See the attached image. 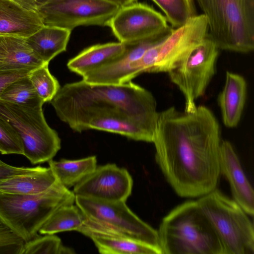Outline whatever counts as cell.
Instances as JSON below:
<instances>
[{
  "instance_id": "obj_1",
  "label": "cell",
  "mask_w": 254,
  "mask_h": 254,
  "mask_svg": "<svg viewBox=\"0 0 254 254\" xmlns=\"http://www.w3.org/2000/svg\"><path fill=\"white\" fill-rule=\"evenodd\" d=\"M220 133L216 118L204 106L192 112L171 107L158 113L152 141L155 160L180 196L200 197L216 189Z\"/></svg>"
},
{
  "instance_id": "obj_2",
  "label": "cell",
  "mask_w": 254,
  "mask_h": 254,
  "mask_svg": "<svg viewBox=\"0 0 254 254\" xmlns=\"http://www.w3.org/2000/svg\"><path fill=\"white\" fill-rule=\"evenodd\" d=\"M50 103L56 114L88 107L122 110L154 130L158 114L153 95L131 81L105 84L82 79L67 83L60 88Z\"/></svg>"
},
{
  "instance_id": "obj_3",
  "label": "cell",
  "mask_w": 254,
  "mask_h": 254,
  "mask_svg": "<svg viewBox=\"0 0 254 254\" xmlns=\"http://www.w3.org/2000/svg\"><path fill=\"white\" fill-rule=\"evenodd\" d=\"M157 233L163 254H225L196 200L186 201L172 209L163 218Z\"/></svg>"
},
{
  "instance_id": "obj_4",
  "label": "cell",
  "mask_w": 254,
  "mask_h": 254,
  "mask_svg": "<svg viewBox=\"0 0 254 254\" xmlns=\"http://www.w3.org/2000/svg\"><path fill=\"white\" fill-rule=\"evenodd\" d=\"M75 195L58 181L35 194L0 192V221L25 242L36 237L40 228L58 208L73 204Z\"/></svg>"
},
{
  "instance_id": "obj_5",
  "label": "cell",
  "mask_w": 254,
  "mask_h": 254,
  "mask_svg": "<svg viewBox=\"0 0 254 254\" xmlns=\"http://www.w3.org/2000/svg\"><path fill=\"white\" fill-rule=\"evenodd\" d=\"M217 48L247 53L254 49V0H194Z\"/></svg>"
},
{
  "instance_id": "obj_6",
  "label": "cell",
  "mask_w": 254,
  "mask_h": 254,
  "mask_svg": "<svg viewBox=\"0 0 254 254\" xmlns=\"http://www.w3.org/2000/svg\"><path fill=\"white\" fill-rule=\"evenodd\" d=\"M196 201L220 240L225 254H254L253 224L236 201L216 189Z\"/></svg>"
},
{
  "instance_id": "obj_7",
  "label": "cell",
  "mask_w": 254,
  "mask_h": 254,
  "mask_svg": "<svg viewBox=\"0 0 254 254\" xmlns=\"http://www.w3.org/2000/svg\"><path fill=\"white\" fill-rule=\"evenodd\" d=\"M0 117L17 132L23 155L32 164L50 161L61 149V139L47 124L42 107H26L0 100Z\"/></svg>"
},
{
  "instance_id": "obj_8",
  "label": "cell",
  "mask_w": 254,
  "mask_h": 254,
  "mask_svg": "<svg viewBox=\"0 0 254 254\" xmlns=\"http://www.w3.org/2000/svg\"><path fill=\"white\" fill-rule=\"evenodd\" d=\"M219 49L207 35L168 72L183 93L186 112H192L214 76Z\"/></svg>"
},
{
  "instance_id": "obj_9",
  "label": "cell",
  "mask_w": 254,
  "mask_h": 254,
  "mask_svg": "<svg viewBox=\"0 0 254 254\" xmlns=\"http://www.w3.org/2000/svg\"><path fill=\"white\" fill-rule=\"evenodd\" d=\"M72 129H96L119 134L137 141L152 142L155 130L127 113L105 108H83L57 115Z\"/></svg>"
},
{
  "instance_id": "obj_10",
  "label": "cell",
  "mask_w": 254,
  "mask_h": 254,
  "mask_svg": "<svg viewBox=\"0 0 254 254\" xmlns=\"http://www.w3.org/2000/svg\"><path fill=\"white\" fill-rule=\"evenodd\" d=\"M120 8L104 0H40L36 12L44 26L71 31L81 25L109 26Z\"/></svg>"
},
{
  "instance_id": "obj_11",
  "label": "cell",
  "mask_w": 254,
  "mask_h": 254,
  "mask_svg": "<svg viewBox=\"0 0 254 254\" xmlns=\"http://www.w3.org/2000/svg\"><path fill=\"white\" fill-rule=\"evenodd\" d=\"M75 202L87 218L133 239L160 248L157 231L134 213L126 201H106L75 195Z\"/></svg>"
},
{
  "instance_id": "obj_12",
  "label": "cell",
  "mask_w": 254,
  "mask_h": 254,
  "mask_svg": "<svg viewBox=\"0 0 254 254\" xmlns=\"http://www.w3.org/2000/svg\"><path fill=\"white\" fill-rule=\"evenodd\" d=\"M165 16L151 6L135 2L121 7L109 26L119 42L124 44L157 35L172 27Z\"/></svg>"
},
{
  "instance_id": "obj_13",
  "label": "cell",
  "mask_w": 254,
  "mask_h": 254,
  "mask_svg": "<svg viewBox=\"0 0 254 254\" xmlns=\"http://www.w3.org/2000/svg\"><path fill=\"white\" fill-rule=\"evenodd\" d=\"M133 180L128 171L115 164L97 166L74 186L75 195L106 201H126L131 193Z\"/></svg>"
},
{
  "instance_id": "obj_14",
  "label": "cell",
  "mask_w": 254,
  "mask_h": 254,
  "mask_svg": "<svg viewBox=\"0 0 254 254\" xmlns=\"http://www.w3.org/2000/svg\"><path fill=\"white\" fill-rule=\"evenodd\" d=\"M206 19L202 14L174 29L159 44L157 60L151 72H168L208 34Z\"/></svg>"
},
{
  "instance_id": "obj_15",
  "label": "cell",
  "mask_w": 254,
  "mask_h": 254,
  "mask_svg": "<svg viewBox=\"0 0 254 254\" xmlns=\"http://www.w3.org/2000/svg\"><path fill=\"white\" fill-rule=\"evenodd\" d=\"M77 231L90 238L100 254H162L159 247L133 239L87 217Z\"/></svg>"
},
{
  "instance_id": "obj_16",
  "label": "cell",
  "mask_w": 254,
  "mask_h": 254,
  "mask_svg": "<svg viewBox=\"0 0 254 254\" xmlns=\"http://www.w3.org/2000/svg\"><path fill=\"white\" fill-rule=\"evenodd\" d=\"M220 174L227 179L233 200L249 215L254 214V192L231 143L221 141L219 153Z\"/></svg>"
},
{
  "instance_id": "obj_17",
  "label": "cell",
  "mask_w": 254,
  "mask_h": 254,
  "mask_svg": "<svg viewBox=\"0 0 254 254\" xmlns=\"http://www.w3.org/2000/svg\"><path fill=\"white\" fill-rule=\"evenodd\" d=\"M43 26L37 12L27 10L12 0H0V36L27 38Z\"/></svg>"
},
{
  "instance_id": "obj_18",
  "label": "cell",
  "mask_w": 254,
  "mask_h": 254,
  "mask_svg": "<svg viewBox=\"0 0 254 254\" xmlns=\"http://www.w3.org/2000/svg\"><path fill=\"white\" fill-rule=\"evenodd\" d=\"M45 64L35 55L26 38L0 36V71L33 70Z\"/></svg>"
},
{
  "instance_id": "obj_19",
  "label": "cell",
  "mask_w": 254,
  "mask_h": 254,
  "mask_svg": "<svg viewBox=\"0 0 254 254\" xmlns=\"http://www.w3.org/2000/svg\"><path fill=\"white\" fill-rule=\"evenodd\" d=\"M247 87L244 77L226 72L225 84L218 97L222 119L226 127L232 128L238 125L246 102Z\"/></svg>"
},
{
  "instance_id": "obj_20",
  "label": "cell",
  "mask_w": 254,
  "mask_h": 254,
  "mask_svg": "<svg viewBox=\"0 0 254 254\" xmlns=\"http://www.w3.org/2000/svg\"><path fill=\"white\" fill-rule=\"evenodd\" d=\"M126 51L125 44L110 42L89 47L67 64L68 68L81 76L103 65L119 59Z\"/></svg>"
},
{
  "instance_id": "obj_21",
  "label": "cell",
  "mask_w": 254,
  "mask_h": 254,
  "mask_svg": "<svg viewBox=\"0 0 254 254\" xmlns=\"http://www.w3.org/2000/svg\"><path fill=\"white\" fill-rule=\"evenodd\" d=\"M71 30L54 26H44L26 38L37 57L45 64L66 51Z\"/></svg>"
},
{
  "instance_id": "obj_22",
  "label": "cell",
  "mask_w": 254,
  "mask_h": 254,
  "mask_svg": "<svg viewBox=\"0 0 254 254\" xmlns=\"http://www.w3.org/2000/svg\"><path fill=\"white\" fill-rule=\"evenodd\" d=\"M57 181L50 167H41L33 173L18 175L0 180V192L35 194L47 190Z\"/></svg>"
},
{
  "instance_id": "obj_23",
  "label": "cell",
  "mask_w": 254,
  "mask_h": 254,
  "mask_svg": "<svg viewBox=\"0 0 254 254\" xmlns=\"http://www.w3.org/2000/svg\"><path fill=\"white\" fill-rule=\"evenodd\" d=\"M48 162L57 180L67 189L74 186L97 166L95 156L76 160L62 159L58 161L51 159Z\"/></svg>"
},
{
  "instance_id": "obj_24",
  "label": "cell",
  "mask_w": 254,
  "mask_h": 254,
  "mask_svg": "<svg viewBox=\"0 0 254 254\" xmlns=\"http://www.w3.org/2000/svg\"><path fill=\"white\" fill-rule=\"evenodd\" d=\"M87 217L76 205L67 204L58 208L40 228L41 234L76 231L81 226Z\"/></svg>"
},
{
  "instance_id": "obj_25",
  "label": "cell",
  "mask_w": 254,
  "mask_h": 254,
  "mask_svg": "<svg viewBox=\"0 0 254 254\" xmlns=\"http://www.w3.org/2000/svg\"><path fill=\"white\" fill-rule=\"evenodd\" d=\"M28 76L10 84L0 95V100L26 107H42L44 102L38 96Z\"/></svg>"
},
{
  "instance_id": "obj_26",
  "label": "cell",
  "mask_w": 254,
  "mask_h": 254,
  "mask_svg": "<svg viewBox=\"0 0 254 254\" xmlns=\"http://www.w3.org/2000/svg\"><path fill=\"white\" fill-rule=\"evenodd\" d=\"M165 14L174 29L184 25L196 15L194 0H152Z\"/></svg>"
},
{
  "instance_id": "obj_27",
  "label": "cell",
  "mask_w": 254,
  "mask_h": 254,
  "mask_svg": "<svg viewBox=\"0 0 254 254\" xmlns=\"http://www.w3.org/2000/svg\"><path fill=\"white\" fill-rule=\"evenodd\" d=\"M48 64L34 69L28 76L38 96L44 103L50 102L61 88L58 80L50 73Z\"/></svg>"
},
{
  "instance_id": "obj_28",
  "label": "cell",
  "mask_w": 254,
  "mask_h": 254,
  "mask_svg": "<svg viewBox=\"0 0 254 254\" xmlns=\"http://www.w3.org/2000/svg\"><path fill=\"white\" fill-rule=\"evenodd\" d=\"M72 249L63 245L62 241L54 234L36 237L25 242L22 254H72Z\"/></svg>"
},
{
  "instance_id": "obj_29",
  "label": "cell",
  "mask_w": 254,
  "mask_h": 254,
  "mask_svg": "<svg viewBox=\"0 0 254 254\" xmlns=\"http://www.w3.org/2000/svg\"><path fill=\"white\" fill-rule=\"evenodd\" d=\"M0 152L2 154H23L21 140L14 128L0 117Z\"/></svg>"
},
{
  "instance_id": "obj_30",
  "label": "cell",
  "mask_w": 254,
  "mask_h": 254,
  "mask_svg": "<svg viewBox=\"0 0 254 254\" xmlns=\"http://www.w3.org/2000/svg\"><path fill=\"white\" fill-rule=\"evenodd\" d=\"M25 241L0 221V254H22Z\"/></svg>"
},
{
  "instance_id": "obj_31",
  "label": "cell",
  "mask_w": 254,
  "mask_h": 254,
  "mask_svg": "<svg viewBox=\"0 0 254 254\" xmlns=\"http://www.w3.org/2000/svg\"><path fill=\"white\" fill-rule=\"evenodd\" d=\"M40 168V166L36 167H14L4 163L0 159V180L18 175L33 173Z\"/></svg>"
},
{
  "instance_id": "obj_32",
  "label": "cell",
  "mask_w": 254,
  "mask_h": 254,
  "mask_svg": "<svg viewBox=\"0 0 254 254\" xmlns=\"http://www.w3.org/2000/svg\"><path fill=\"white\" fill-rule=\"evenodd\" d=\"M31 71L32 70L0 71V95L10 84L20 78L28 76Z\"/></svg>"
},
{
  "instance_id": "obj_33",
  "label": "cell",
  "mask_w": 254,
  "mask_h": 254,
  "mask_svg": "<svg viewBox=\"0 0 254 254\" xmlns=\"http://www.w3.org/2000/svg\"><path fill=\"white\" fill-rule=\"evenodd\" d=\"M22 7L36 12L40 0H12Z\"/></svg>"
},
{
  "instance_id": "obj_34",
  "label": "cell",
  "mask_w": 254,
  "mask_h": 254,
  "mask_svg": "<svg viewBox=\"0 0 254 254\" xmlns=\"http://www.w3.org/2000/svg\"><path fill=\"white\" fill-rule=\"evenodd\" d=\"M119 7H123L128 4L136 2L137 0H104Z\"/></svg>"
}]
</instances>
